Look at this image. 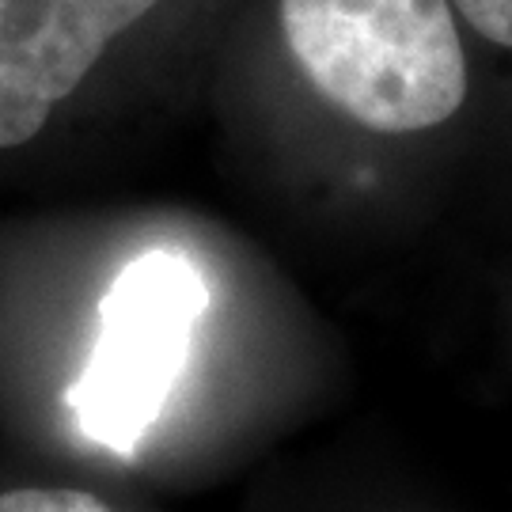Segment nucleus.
<instances>
[{"mask_svg":"<svg viewBox=\"0 0 512 512\" xmlns=\"http://www.w3.org/2000/svg\"><path fill=\"white\" fill-rule=\"evenodd\" d=\"M277 12L300 76L353 126L414 137L448 126L467 103L452 0H277Z\"/></svg>","mask_w":512,"mask_h":512,"instance_id":"f257e3e1","label":"nucleus"},{"mask_svg":"<svg viewBox=\"0 0 512 512\" xmlns=\"http://www.w3.org/2000/svg\"><path fill=\"white\" fill-rule=\"evenodd\" d=\"M209 304L202 270L152 247L114 274L99 304V334L69 391L76 429L114 456H133L160 421Z\"/></svg>","mask_w":512,"mask_h":512,"instance_id":"f03ea898","label":"nucleus"},{"mask_svg":"<svg viewBox=\"0 0 512 512\" xmlns=\"http://www.w3.org/2000/svg\"><path fill=\"white\" fill-rule=\"evenodd\" d=\"M452 8L482 42L512 54V0H452Z\"/></svg>","mask_w":512,"mask_h":512,"instance_id":"39448f33","label":"nucleus"},{"mask_svg":"<svg viewBox=\"0 0 512 512\" xmlns=\"http://www.w3.org/2000/svg\"><path fill=\"white\" fill-rule=\"evenodd\" d=\"M160 0H0V148L35 141Z\"/></svg>","mask_w":512,"mask_h":512,"instance_id":"7ed1b4c3","label":"nucleus"},{"mask_svg":"<svg viewBox=\"0 0 512 512\" xmlns=\"http://www.w3.org/2000/svg\"><path fill=\"white\" fill-rule=\"evenodd\" d=\"M0 512H122L73 486H16L0 494Z\"/></svg>","mask_w":512,"mask_h":512,"instance_id":"20e7f679","label":"nucleus"}]
</instances>
